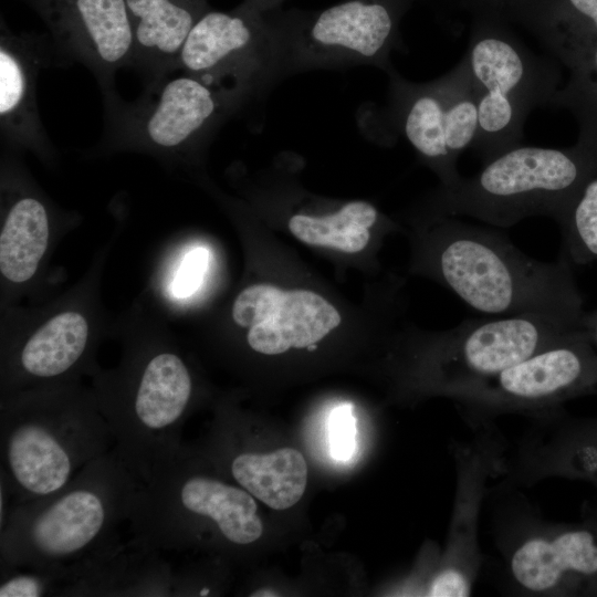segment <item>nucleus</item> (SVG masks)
Here are the masks:
<instances>
[{
	"label": "nucleus",
	"instance_id": "f257e3e1",
	"mask_svg": "<svg viewBox=\"0 0 597 597\" xmlns=\"http://www.w3.org/2000/svg\"><path fill=\"white\" fill-rule=\"evenodd\" d=\"M142 481L112 449L61 490L10 504L0 523V568L59 570L119 540Z\"/></svg>",
	"mask_w": 597,
	"mask_h": 597
},
{
	"label": "nucleus",
	"instance_id": "f03ea898",
	"mask_svg": "<svg viewBox=\"0 0 597 597\" xmlns=\"http://www.w3.org/2000/svg\"><path fill=\"white\" fill-rule=\"evenodd\" d=\"M428 245L433 273L475 311L584 321L573 264L562 253L555 261H540L502 232L452 217L439 219Z\"/></svg>",
	"mask_w": 597,
	"mask_h": 597
},
{
	"label": "nucleus",
	"instance_id": "7ed1b4c3",
	"mask_svg": "<svg viewBox=\"0 0 597 597\" xmlns=\"http://www.w3.org/2000/svg\"><path fill=\"white\" fill-rule=\"evenodd\" d=\"M114 443L97 401L71 395L20 396L1 406L0 482L11 503L50 495Z\"/></svg>",
	"mask_w": 597,
	"mask_h": 597
},
{
	"label": "nucleus",
	"instance_id": "20e7f679",
	"mask_svg": "<svg viewBox=\"0 0 597 597\" xmlns=\"http://www.w3.org/2000/svg\"><path fill=\"white\" fill-rule=\"evenodd\" d=\"M597 172V142L569 148L516 145L472 177L442 186L436 200L442 217H471L509 228L533 216L556 222Z\"/></svg>",
	"mask_w": 597,
	"mask_h": 597
},
{
	"label": "nucleus",
	"instance_id": "39448f33",
	"mask_svg": "<svg viewBox=\"0 0 597 597\" xmlns=\"http://www.w3.org/2000/svg\"><path fill=\"white\" fill-rule=\"evenodd\" d=\"M191 396L188 366L178 354L161 350L145 359L124 394L97 401L113 432V450L142 482L181 446Z\"/></svg>",
	"mask_w": 597,
	"mask_h": 597
},
{
	"label": "nucleus",
	"instance_id": "423d86ee",
	"mask_svg": "<svg viewBox=\"0 0 597 597\" xmlns=\"http://www.w3.org/2000/svg\"><path fill=\"white\" fill-rule=\"evenodd\" d=\"M104 139L161 153L189 149L209 139L244 103L233 94L187 73L166 76L134 102L115 90L103 93Z\"/></svg>",
	"mask_w": 597,
	"mask_h": 597
},
{
	"label": "nucleus",
	"instance_id": "0eeeda50",
	"mask_svg": "<svg viewBox=\"0 0 597 597\" xmlns=\"http://www.w3.org/2000/svg\"><path fill=\"white\" fill-rule=\"evenodd\" d=\"M478 106L473 148L483 163L520 145L528 112L551 103L556 71L526 48L498 34L478 35L463 57Z\"/></svg>",
	"mask_w": 597,
	"mask_h": 597
},
{
	"label": "nucleus",
	"instance_id": "6e6552de",
	"mask_svg": "<svg viewBox=\"0 0 597 597\" xmlns=\"http://www.w3.org/2000/svg\"><path fill=\"white\" fill-rule=\"evenodd\" d=\"M282 73L360 64L387 67L397 41L389 0H345L323 10H275Z\"/></svg>",
	"mask_w": 597,
	"mask_h": 597
},
{
	"label": "nucleus",
	"instance_id": "1a4fd4ad",
	"mask_svg": "<svg viewBox=\"0 0 597 597\" xmlns=\"http://www.w3.org/2000/svg\"><path fill=\"white\" fill-rule=\"evenodd\" d=\"M178 70L245 104L283 75L280 39L271 15L242 3L228 11L211 8L190 31Z\"/></svg>",
	"mask_w": 597,
	"mask_h": 597
},
{
	"label": "nucleus",
	"instance_id": "9d476101",
	"mask_svg": "<svg viewBox=\"0 0 597 597\" xmlns=\"http://www.w3.org/2000/svg\"><path fill=\"white\" fill-rule=\"evenodd\" d=\"M395 114L405 138L440 176L442 186L461 176L457 161L473 147L479 130L478 106L464 60L428 83H411L389 69Z\"/></svg>",
	"mask_w": 597,
	"mask_h": 597
},
{
	"label": "nucleus",
	"instance_id": "9b49d317",
	"mask_svg": "<svg viewBox=\"0 0 597 597\" xmlns=\"http://www.w3.org/2000/svg\"><path fill=\"white\" fill-rule=\"evenodd\" d=\"M597 394V347L586 328L467 386L453 397L478 411L530 409Z\"/></svg>",
	"mask_w": 597,
	"mask_h": 597
},
{
	"label": "nucleus",
	"instance_id": "f8f14e48",
	"mask_svg": "<svg viewBox=\"0 0 597 597\" xmlns=\"http://www.w3.org/2000/svg\"><path fill=\"white\" fill-rule=\"evenodd\" d=\"M42 19L63 66H86L103 93L132 66L133 32L125 0H20Z\"/></svg>",
	"mask_w": 597,
	"mask_h": 597
},
{
	"label": "nucleus",
	"instance_id": "ddd939ff",
	"mask_svg": "<svg viewBox=\"0 0 597 597\" xmlns=\"http://www.w3.org/2000/svg\"><path fill=\"white\" fill-rule=\"evenodd\" d=\"M0 128L7 143L46 151L49 136L36 101V78L43 67L63 66L45 33H14L0 27Z\"/></svg>",
	"mask_w": 597,
	"mask_h": 597
},
{
	"label": "nucleus",
	"instance_id": "4468645a",
	"mask_svg": "<svg viewBox=\"0 0 597 597\" xmlns=\"http://www.w3.org/2000/svg\"><path fill=\"white\" fill-rule=\"evenodd\" d=\"M59 596H174V567L135 540L63 568Z\"/></svg>",
	"mask_w": 597,
	"mask_h": 597
},
{
	"label": "nucleus",
	"instance_id": "2eb2a0df",
	"mask_svg": "<svg viewBox=\"0 0 597 597\" xmlns=\"http://www.w3.org/2000/svg\"><path fill=\"white\" fill-rule=\"evenodd\" d=\"M510 569L526 591L556 594L597 582V535L584 527L525 540L513 552Z\"/></svg>",
	"mask_w": 597,
	"mask_h": 597
},
{
	"label": "nucleus",
	"instance_id": "dca6fc26",
	"mask_svg": "<svg viewBox=\"0 0 597 597\" xmlns=\"http://www.w3.org/2000/svg\"><path fill=\"white\" fill-rule=\"evenodd\" d=\"M133 32L132 66L145 88L178 70L181 49L211 9L207 0H125Z\"/></svg>",
	"mask_w": 597,
	"mask_h": 597
},
{
	"label": "nucleus",
	"instance_id": "f3484780",
	"mask_svg": "<svg viewBox=\"0 0 597 597\" xmlns=\"http://www.w3.org/2000/svg\"><path fill=\"white\" fill-rule=\"evenodd\" d=\"M341 323L337 310L321 295L305 290L281 291L266 318L249 327V346L264 355L307 348Z\"/></svg>",
	"mask_w": 597,
	"mask_h": 597
},
{
	"label": "nucleus",
	"instance_id": "a211bd4d",
	"mask_svg": "<svg viewBox=\"0 0 597 597\" xmlns=\"http://www.w3.org/2000/svg\"><path fill=\"white\" fill-rule=\"evenodd\" d=\"M229 470L242 489L277 511L296 504L307 484L306 461L293 448L269 453L239 452L231 459Z\"/></svg>",
	"mask_w": 597,
	"mask_h": 597
},
{
	"label": "nucleus",
	"instance_id": "6ab92c4d",
	"mask_svg": "<svg viewBox=\"0 0 597 597\" xmlns=\"http://www.w3.org/2000/svg\"><path fill=\"white\" fill-rule=\"evenodd\" d=\"M88 324L76 311H64L39 327L23 344L18 364L30 379H56L71 371L84 356Z\"/></svg>",
	"mask_w": 597,
	"mask_h": 597
},
{
	"label": "nucleus",
	"instance_id": "aec40b11",
	"mask_svg": "<svg viewBox=\"0 0 597 597\" xmlns=\"http://www.w3.org/2000/svg\"><path fill=\"white\" fill-rule=\"evenodd\" d=\"M49 241V216L41 200L31 196L10 207L0 234V271L9 281L23 283L38 270Z\"/></svg>",
	"mask_w": 597,
	"mask_h": 597
},
{
	"label": "nucleus",
	"instance_id": "412c9836",
	"mask_svg": "<svg viewBox=\"0 0 597 597\" xmlns=\"http://www.w3.org/2000/svg\"><path fill=\"white\" fill-rule=\"evenodd\" d=\"M378 217L377 209L370 203L349 201L325 216L294 214L289 220V229L307 244L355 253L368 244L369 228L376 224Z\"/></svg>",
	"mask_w": 597,
	"mask_h": 597
},
{
	"label": "nucleus",
	"instance_id": "4be33fe9",
	"mask_svg": "<svg viewBox=\"0 0 597 597\" xmlns=\"http://www.w3.org/2000/svg\"><path fill=\"white\" fill-rule=\"evenodd\" d=\"M562 234L561 253L572 264L597 260V172L557 221Z\"/></svg>",
	"mask_w": 597,
	"mask_h": 597
},
{
	"label": "nucleus",
	"instance_id": "5701e85b",
	"mask_svg": "<svg viewBox=\"0 0 597 597\" xmlns=\"http://www.w3.org/2000/svg\"><path fill=\"white\" fill-rule=\"evenodd\" d=\"M572 69L570 78L551 103L566 106L580 125L579 139L597 142V46Z\"/></svg>",
	"mask_w": 597,
	"mask_h": 597
},
{
	"label": "nucleus",
	"instance_id": "b1692460",
	"mask_svg": "<svg viewBox=\"0 0 597 597\" xmlns=\"http://www.w3.org/2000/svg\"><path fill=\"white\" fill-rule=\"evenodd\" d=\"M57 572L1 568L0 597L57 596Z\"/></svg>",
	"mask_w": 597,
	"mask_h": 597
},
{
	"label": "nucleus",
	"instance_id": "393cba45",
	"mask_svg": "<svg viewBox=\"0 0 597 597\" xmlns=\"http://www.w3.org/2000/svg\"><path fill=\"white\" fill-rule=\"evenodd\" d=\"M209 263V251L197 247L184 256L170 284L171 295L176 298H186L192 295L200 286Z\"/></svg>",
	"mask_w": 597,
	"mask_h": 597
},
{
	"label": "nucleus",
	"instance_id": "a878e982",
	"mask_svg": "<svg viewBox=\"0 0 597 597\" xmlns=\"http://www.w3.org/2000/svg\"><path fill=\"white\" fill-rule=\"evenodd\" d=\"M329 446L332 455L336 460H347L355 449V419L352 413V405L337 406L329 417L328 423Z\"/></svg>",
	"mask_w": 597,
	"mask_h": 597
},
{
	"label": "nucleus",
	"instance_id": "bb28decb",
	"mask_svg": "<svg viewBox=\"0 0 597 597\" xmlns=\"http://www.w3.org/2000/svg\"><path fill=\"white\" fill-rule=\"evenodd\" d=\"M468 576L458 567H447L440 570L431 580L427 596L430 597H463L470 595Z\"/></svg>",
	"mask_w": 597,
	"mask_h": 597
},
{
	"label": "nucleus",
	"instance_id": "cd10ccee",
	"mask_svg": "<svg viewBox=\"0 0 597 597\" xmlns=\"http://www.w3.org/2000/svg\"><path fill=\"white\" fill-rule=\"evenodd\" d=\"M578 470L597 479V442L585 444L577 454Z\"/></svg>",
	"mask_w": 597,
	"mask_h": 597
},
{
	"label": "nucleus",
	"instance_id": "c85d7f7f",
	"mask_svg": "<svg viewBox=\"0 0 597 597\" xmlns=\"http://www.w3.org/2000/svg\"><path fill=\"white\" fill-rule=\"evenodd\" d=\"M573 9L587 18L594 27L597 38V0H568Z\"/></svg>",
	"mask_w": 597,
	"mask_h": 597
},
{
	"label": "nucleus",
	"instance_id": "c756f323",
	"mask_svg": "<svg viewBox=\"0 0 597 597\" xmlns=\"http://www.w3.org/2000/svg\"><path fill=\"white\" fill-rule=\"evenodd\" d=\"M284 0H243L241 3L261 13L281 9Z\"/></svg>",
	"mask_w": 597,
	"mask_h": 597
},
{
	"label": "nucleus",
	"instance_id": "7c9ffc66",
	"mask_svg": "<svg viewBox=\"0 0 597 597\" xmlns=\"http://www.w3.org/2000/svg\"><path fill=\"white\" fill-rule=\"evenodd\" d=\"M584 326L591 342L597 347V311L586 313L584 318Z\"/></svg>",
	"mask_w": 597,
	"mask_h": 597
},
{
	"label": "nucleus",
	"instance_id": "2f4dec72",
	"mask_svg": "<svg viewBox=\"0 0 597 597\" xmlns=\"http://www.w3.org/2000/svg\"><path fill=\"white\" fill-rule=\"evenodd\" d=\"M251 596H277V594H272L270 590H256L251 594Z\"/></svg>",
	"mask_w": 597,
	"mask_h": 597
},
{
	"label": "nucleus",
	"instance_id": "473e14b6",
	"mask_svg": "<svg viewBox=\"0 0 597 597\" xmlns=\"http://www.w3.org/2000/svg\"><path fill=\"white\" fill-rule=\"evenodd\" d=\"M589 590H593V591L597 593V582L591 586V588Z\"/></svg>",
	"mask_w": 597,
	"mask_h": 597
}]
</instances>
